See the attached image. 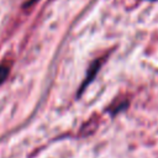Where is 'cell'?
<instances>
[{
  "instance_id": "obj_1",
  "label": "cell",
  "mask_w": 158,
  "mask_h": 158,
  "mask_svg": "<svg viewBox=\"0 0 158 158\" xmlns=\"http://www.w3.org/2000/svg\"><path fill=\"white\" fill-rule=\"evenodd\" d=\"M98 126H99V116H96V115H94V116H91L84 125H83V127L80 128V135L81 136H88V135H91V133H94V131L98 128Z\"/></svg>"
},
{
  "instance_id": "obj_2",
  "label": "cell",
  "mask_w": 158,
  "mask_h": 158,
  "mask_svg": "<svg viewBox=\"0 0 158 158\" xmlns=\"http://www.w3.org/2000/svg\"><path fill=\"white\" fill-rule=\"evenodd\" d=\"M105 60V58L104 57H101V58H99V59H96L95 62H93L91 63V65H90V68H89V70H88V77H86V79H85V81L83 83V85H81V89L79 90V95H80V93H81V90L90 83V80L95 77V74H96V72L99 70V68L101 67V63Z\"/></svg>"
},
{
  "instance_id": "obj_3",
  "label": "cell",
  "mask_w": 158,
  "mask_h": 158,
  "mask_svg": "<svg viewBox=\"0 0 158 158\" xmlns=\"http://www.w3.org/2000/svg\"><path fill=\"white\" fill-rule=\"evenodd\" d=\"M128 102H130L128 98H126V96H118L116 100L112 101L111 106L109 107V111H110L112 115H115L116 112H118V111L126 109V107L128 106Z\"/></svg>"
},
{
  "instance_id": "obj_4",
  "label": "cell",
  "mask_w": 158,
  "mask_h": 158,
  "mask_svg": "<svg viewBox=\"0 0 158 158\" xmlns=\"http://www.w3.org/2000/svg\"><path fill=\"white\" fill-rule=\"evenodd\" d=\"M10 69H11V60L4 59L0 63V85L6 80V78L10 73Z\"/></svg>"
}]
</instances>
